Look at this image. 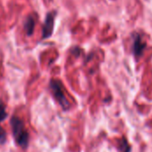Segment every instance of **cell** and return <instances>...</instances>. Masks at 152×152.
Listing matches in <instances>:
<instances>
[{"label":"cell","mask_w":152,"mask_h":152,"mask_svg":"<svg viewBox=\"0 0 152 152\" xmlns=\"http://www.w3.org/2000/svg\"><path fill=\"white\" fill-rule=\"evenodd\" d=\"M11 126L16 142L20 147L26 149L28 144V134L24 127L23 122L20 118L13 117L11 119Z\"/></svg>","instance_id":"6da1fadb"},{"label":"cell","mask_w":152,"mask_h":152,"mask_svg":"<svg viewBox=\"0 0 152 152\" xmlns=\"http://www.w3.org/2000/svg\"><path fill=\"white\" fill-rule=\"evenodd\" d=\"M50 87H51V90H52V93H53L54 98L59 102V104L64 110H67L69 107V103L64 94L63 86H62V84L61 83V81L54 80V79L52 80L50 82Z\"/></svg>","instance_id":"7a4b0ae2"},{"label":"cell","mask_w":152,"mask_h":152,"mask_svg":"<svg viewBox=\"0 0 152 152\" xmlns=\"http://www.w3.org/2000/svg\"><path fill=\"white\" fill-rule=\"evenodd\" d=\"M55 12H48L43 26V31H42V38H47L51 37L53 31V26H54V18H55Z\"/></svg>","instance_id":"3957f363"},{"label":"cell","mask_w":152,"mask_h":152,"mask_svg":"<svg viewBox=\"0 0 152 152\" xmlns=\"http://www.w3.org/2000/svg\"><path fill=\"white\" fill-rule=\"evenodd\" d=\"M146 48V43H144L142 39V37L137 34L135 35L134 45H133V52L135 57H141Z\"/></svg>","instance_id":"277c9868"},{"label":"cell","mask_w":152,"mask_h":152,"mask_svg":"<svg viewBox=\"0 0 152 152\" xmlns=\"http://www.w3.org/2000/svg\"><path fill=\"white\" fill-rule=\"evenodd\" d=\"M35 28V20L32 16H28L24 23V29L28 36H31Z\"/></svg>","instance_id":"5b68a950"},{"label":"cell","mask_w":152,"mask_h":152,"mask_svg":"<svg viewBox=\"0 0 152 152\" xmlns=\"http://www.w3.org/2000/svg\"><path fill=\"white\" fill-rule=\"evenodd\" d=\"M118 149H119L120 152H130V151H131V147L129 146L127 141L125 138H123L120 141L119 145H118Z\"/></svg>","instance_id":"8992f818"},{"label":"cell","mask_w":152,"mask_h":152,"mask_svg":"<svg viewBox=\"0 0 152 152\" xmlns=\"http://www.w3.org/2000/svg\"><path fill=\"white\" fill-rule=\"evenodd\" d=\"M7 116V113L5 111V108L3 104L0 103V122H2Z\"/></svg>","instance_id":"52a82bcc"},{"label":"cell","mask_w":152,"mask_h":152,"mask_svg":"<svg viewBox=\"0 0 152 152\" xmlns=\"http://www.w3.org/2000/svg\"><path fill=\"white\" fill-rule=\"evenodd\" d=\"M6 140V134L4 132V130L0 127V144H4Z\"/></svg>","instance_id":"ba28073f"}]
</instances>
